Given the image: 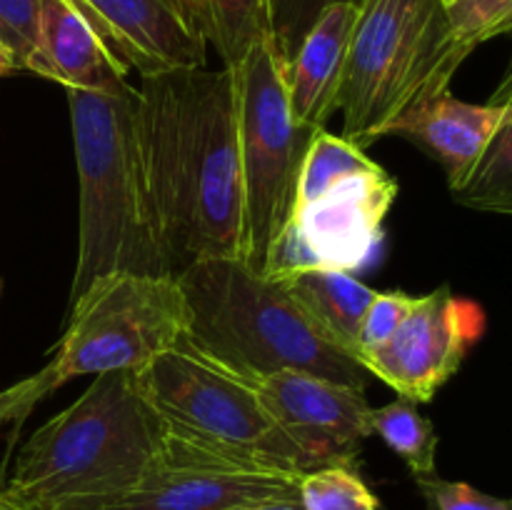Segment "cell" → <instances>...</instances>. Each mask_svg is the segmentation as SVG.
<instances>
[{
  "label": "cell",
  "instance_id": "cell-1",
  "mask_svg": "<svg viewBox=\"0 0 512 510\" xmlns=\"http://www.w3.org/2000/svg\"><path fill=\"white\" fill-rule=\"evenodd\" d=\"M143 145L173 273L243 258L245 190L233 68L140 78Z\"/></svg>",
  "mask_w": 512,
  "mask_h": 510
},
{
  "label": "cell",
  "instance_id": "cell-2",
  "mask_svg": "<svg viewBox=\"0 0 512 510\" xmlns=\"http://www.w3.org/2000/svg\"><path fill=\"white\" fill-rule=\"evenodd\" d=\"M68 108L80 188L70 305L105 275L175 278L150 188L140 90H68Z\"/></svg>",
  "mask_w": 512,
  "mask_h": 510
},
{
  "label": "cell",
  "instance_id": "cell-3",
  "mask_svg": "<svg viewBox=\"0 0 512 510\" xmlns=\"http://www.w3.org/2000/svg\"><path fill=\"white\" fill-rule=\"evenodd\" d=\"M165 430L135 370L95 375L25 440L0 490L23 510H108L148 473Z\"/></svg>",
  "mask_w": 512,
  "mask_h": 510
},
{
  "label": "cell",
  "instance_id": "cell-4",
  "mask_svg": "<svg viewBox=\"0 0 512 510\" xmlns=\"http://www.w3.org/2000/svg\"><path fill=\"white\" fill-rule=\"evenodd\" d=\"M185 298L183 340L235 375H320L368 388L370 373L330 343L283 280L243 258H205L178 275Z\"/></svg>",
  "mask_w": 512,
  "mask_h": 510
},
{
  "label": "cell",
  "instance_id": "cell-5",
  "mask_svg": "<svg viewBox=\"0 0 512 510\" xmlns=\"http://www.w3.org/2000/svg\"><path fill=\"white\" fill-rule=\"evenodd\" d=\"M463 60L443 0H360L340 90L343 138L370 148L413 105L450 90Z\"/></svg>",
  "mask_w": 512,
  "mask_h": 510
},
{
  "label": "cell",
  "instance_id": "cell-6",
  "mask_svg": "<svg viewBox=\"0 0 512 510\" xmlns=\"http://www.w3.org/2000/svg\"><path fill=\"white\" fill-rule=\"evenodd\" d=\"M135 375L170 433L248 468L290 475L315 470L260 395L185 340Z\"/></svg>",
  "mask_w": 512,
  "mask_h": 510
},
{
  "label": "cell",
  "instance_id": "cell-7",
  "mask_svg": "<svg viewBox=\"0 0 512 510\" xmlns=\"http://www.w3.org/2000/svg\"><path fill=\"white\" fill-rule=\"evenodd\" d=\"M288 63L270 33L233 68L245 190L243 260L263 275L270 273L275 245L293 213L305 150L318 133L293 115Z\"/></svg>",
  "mask_w": 512,
  "mask_h": 510
},
{
  "label": "cell",
  "instance_id": "cell-8",
  "mask_svg": "<svg viewBox=\"0 0 512 510\" xmlns=\"http://www.w3.org/2000/svg\"><path fill=\"white\" fill-rule=\"evenodd\" d=\"M183 335L185 298L178 278L113 273L68 305V328L50 368L58 385L113 370L138 373Z\"/></svg>",
  "mask_w": 512,
  "mask_h": 510
},
{
  "label": "cell",
  "instance_id": "cell-9",
  "mask_svg": "<svg viewBox=\"0 0 512 510\" xmlns=\"http://www.w3.org/2000/svg\"><path fill=\"white\" fill-rule=\"evenodd\" d=\"M395 198L398 180L378 163L343 175L310 198L295 200L268 275L285 278L300 270H363L383 240L385 215Z\"/></svg>",
  "mask_w": 512,
  "mask_h": 510
},
{
  "label": "cell",
  "instance_id": "cell-10",
  "mask_svg": "<svg viewBox=\"0 0 512 510\" xmlns=\"http://www.w3.org/2000/svg\"><path fill=\"white\" fill-rule=\"evenodd\" d=\"M485 333V310L458 298L450 285L420 295L418 308L398 333L378 348L360 353L358 363L388 383L400 398L430 403L460 370Z\"/></svg>",
  "mask_w": 512,
  "mask_h": 510
},
{
  "label": "cell",
  "instance_id": "cell-11",
  "mask_svg": "<svg viewBox=\"0 0 512 510\" xmlns=\"http://www.w3.org/2000/svg\"><path fill=\"white\" fill-rule=\"evenodd\" d=\"M298 483L300 475L248 468L165 430L148 473L108 510H228L298 498Z\"/></svg>",
  "mask_w": 512,
  "mask_h": 510
},
{
  "label": "cell",
  "instance_id": "cell-12",
  "mask_svg": "<svg viewBox=\"0 0 512 510\" xmlns=\"http://www.w3.org/2000/svg\"><path fill=\"white\" fill-rule=\"evenodd\" d=\"M270 410L280 428L310 458L313 468L355 465L373 435L363 388L310 373L240 375Z\"/></svg>",
  "mask_w": 512,
  "mask_h": 510
},
{
  "label": "cell",
  "instance_id": "cell-13",
  "mask_svg": "<svg viewBox=\"0 0 512 510\" xmlns=\"http://www.w3.org/2000/svg\"><path fill=\"white\" fill-rule=\"evenodd\" d=\"M115 58L140 78L205 68V35L175 0H75Z\"/></svg>",
  "mask_w": 512,
  "mask_h": 510
},
{
  "label": "cell",
  "instance_id": "cell-14",
  "mask_svg": "<svg viewBox=\"0 0 512 510\" xmlns=\"http://www.w3.org/2000/svg\"><path fill=\"white\" fill-rule=\"evenodd\" d=\"M30 73L65 90L115 95L128 88L130 70L120 63L75 0H40L38 45Z\"/></svg>",
  "mask_w": 512,
  "mask_h": 510
},
{
  "label": "cell",
  "instance_id": "cell-15",
  "mask_svg": "<svg viewBox=\"0 0 512 510\" xmlns=\"http://www.w3.org/2000/svg\"><path fill=\"white\" fill-rule=\"evenodd\" d=\"M503 118L505 105L465 103L443 90L400 115L385 135H400L438 160L455 190L465 183Z\"/></svg>",
  "mask_w": 512,
  "mask_h": 510
},
{
  "label": "cell",
  "instance_id": "cell-16",
  "mask_svg": "<svg viewBox=\"0 0 512 510\" xmlns=\"http://www.w3.org/2000/svg\"><path fill=\"white\" fill-rule=\"evenodd\" d=\"M360 3H333L315 18L288 63V98L298 123L320 130L340 110L345 60Z\"/></svg>",
  "mask_w": 512,
  "mask_h": 510
},
{
  "label": "cell",
  "instance_id": "cell-17",
  "mask_svg": "<svg viewBox=\"0 0 512 510\" xmlns=\"http://www.w3.org/2000/svg\"><path fill=\"white\" fill-rule=\"evenodd\" d=\"M278 280L320 333L358 360L360 328L375 290L343 270H300Z\"/></svg>",
  "mask_w": 512,
  "mask_h": 510
},
{
  "label": "cell",
  "instance_id": "cell-18",
  "mask_svg": "<svg viewBox=\"0 0 512 510\" xmlns=\"http://www.w3.org/2000/svg\"><path fill=\"white\" fill-rule=\"evenodd\" d=\"M490 103L505 105V118L465 183L450 193L465 208L512 215V75H503Z\"/></svg>",
  "mask_w": 512,
  "mask_h": 510
},
{
  "label": "cell",
  "instance_id": "cell-19",
  "mask_svg": "<svg viewBox=\"0 0 512 510\" xmlns=\"http://www.w3.org/2000/svg\"><path fill=\"white\" fill-rule=\"evenodd\" d=\"M200 30L223 58V68H235L260 38L270 35L268 0H198Z\"/></svg>",
  "mask_w": 512,
  "mask_h": 510
},
{
  "label": "cell",
  "instance_id": "cell-20",
  "mask_svg": "<svg viewBox=\"0 0 512 510\" xmlns=\"http://www.w3.org/2000/svg\"><path fill=\"white\" fill-rule=\"evenodd\" d=\"M370 430L380 435L395 455L403 458L410 473L435 475V455H438V435L433 423L420 415L418 403L398 398L383 408L370 410Z\"/></svg>",
  "mask_w": 512,
  "mask_h": 510
},
{
  "label": "cell",
  "instance_id": "cell-21",
  "mask_svg": "<svg viewBox=\"0 0 512 510\" xmlns=\"http://www.w3.org/2000/svg\"><path fill=\"white\" fill-rule=\"evenodd\" d=\"M373 165L378 163H375L370 155H365L363 148H358L355 143L345 140L343 135H333L325 128H320L318 133L313 135V140H310L308 150H305L295 200L310 198V195H315L318 190H323L325 185L340 180L343 175L368 170L373 168Z\"/></svg>",
  "mask_w": 512,
  "mask_h": 510
},
{
  "label": "cell",
  "instance_id": "cell-22",
  "mask_svg": "<svg viewBox=\"0 0 512 510\" xmlns=\"http://www.w3.org/2000/svg\"><path fill=\"white\" fill-rule=\"evenodd\" d=\"M303 510H380L378 498L355 465H323L300 475Z\"/></svg>",
  "mask_w": 512,
  "mask_h": 510
},
{
  "label": "cell",
  "instance_id": "cell-23",
  "mask_svg": "<svg viewBox=\"0 0 512 510\" xmlns=\"http://www.w3.org/2000/svg\"><path fill=\"white\" fill-rule=\"evenodd\" d=\"M448 38L468 58L478 45L512 33V0H453L445 5Z\"/></svg>",
  "mask_w": 512,
  "mask_h": 510
},
{
  "label": "cell",
  "instance_id": "cell-24",
  "mask_svg": "<svg viewBox=\"0 0 512 510\" xmlns=\"http://www.w3.org/2000/svg\"><path fill=\"white\" fill-rule=\"evenodd\" d=\"M40 0H0V43L10 50L15 68L28 70L38 45Z\"/></svg>",
  "mask_w": 512,
  "mask_h": 510
},
{
  "label": "cell",
  "instance_id": "cell-25",
  "mask_svg": "<svg viewBox=\"0 0 512 510\" xmlns=\"http://www.w3.org/2000/svg\"><path fill=\"white\" fill-rule=\"evenodd\" d=\"M428 510H512V498H495L463 480H445L435 475L415 478Z\"/></svg>",
  "mask_w": 512,
  "mask_h": 510
},
{
  "label": "cell",
  "instance_id": "cell-26",
  "mask_svg": "<svg viewBox=\"0 0 512 510\" xmlns=\"http://www.w3.org/2000/svg\"><path fill=\"white\" fill-rule=\"evenodd\" d=\"M418 303L420 295H408L403 290L375 293L373 303H370L368 313L363 318V328H360V353L388 343L398 333L400 325L410 318V313L418 308Z\"/></svg>",
  "mask_w": 512,
  "mask_h": 510
},
{
  "label": "cell",
  "instance_id": "cell-27",
  "mask_svg": "<svg viewBox=\"0 0 512 510\" xmlns=\"http://www.w3.org/2000/svg\"><path fill=\"white\" fill-rule=\"evenodd\" d=\"M333 3H343V0H268L270 33L278 38L288 58H293L315 18Z\"/></svg>",
  "mask_w": 512,
  "mask_h": 510
},
{
  "label": "cell",
  "instance_id": "cell-28",
  "mask_svg": "<svg viewBox=\"0 0 512 510\" xmlns=\"http://www.w3.org/2000/svg\"><path fill=\"white\" fill-rule=\"evenodd\" d=\"M58 380H55L53 368L50 363L43 370H38L30 378L20 380V383L10 385V388L0 390V430L5 425L15 423V420L25 418L45 395H50L53 390H58Z\"/></svg>",
  "mask_w": 512,
  "mask_h": 510
},
{
  "label": "cell",
  "instance_id": "cell-29",
  "mask_svg": "<svg viewBox=\"0 0 512 510\" xmlns=\"http://www.w3.org/2000/svg\"><path fill=\"white\" fill-rule=\"evenodd\" d=\"M228 510H303L298 498H285V500H260V503H245L235 505Z\"/></svg>",
  "mask_w": 512,
  "mask_h": 510
},
{
  "label": "cell",
  "instance_id": "cell-30",
  "mask_svg": "<svg viewBox=\"0 0 512 510\" xmlns=\"http://www.w3.org/2000/svg\"><path fill=\"white\" fill-rule=\"evenodd\" d=\"M175 3L180 5V10H183L185 15H188L190 23L195 25V28L200 30V10H198V0H175ZM203 33V30H200Z\"/></svg>",
  "mask_w": 512,
  "mask_h": 510
},
{
  "label": "cell",
  "instance_id": "cell-31",
  "mask_svg": "<svg viewBox=\"0 0 512 510\" xmlns=\"http://www.w3.org/2000/svg\"><path fill=\"white\" fill-rule=\"evenodd\" d=\"M13 70H18V68H15L13 55H10V50L5 48L3 43H0V78H3V75H8V73H13Z\"/></svg>",
  "mask_w": 512,
  "mask_h": 510
},
{
  "label": "cell",
  "instance_id": "cell-32",
  "mask_svg": "<svg viewBox=\"0 0 512 510\" xmlns=\"http://www.w3.org/2000/svg\"><path fill=\"white\" fill-rule=\"evenodd\" d=\"M0 510H23V508H20V505L15 503V500H10L8 495H5L3 490H0Z\"/></svg>",
  "mask_w": 512,
  "mask_h": 510
},
{
  "label": "cell",
  "instance_id": "cell-33",
  "mask_svg": "<svg viewBox=\"0 0 512 510\" xmlns=\"http://www.w3.org/2000/svg\"><path fill=\"white\" fill-rule=\"evenodd\" d=\"M505 73L512 75V60H510V65H508V70H505Z\"/></svg>",
  "mask_w": 512,
  "mask_h": 510
},
{
  "label": "cell",
  "instance_id": "cell-34",
  "mask_svg": "<svg viewBox=\"0 0 512 510\" xmlns=\"http://www.w3.org/2000/svg\"><path fill=\"white\" fill-rule=\"evenodd\" d=\"M443 3H445V5H448V3H453V0H443Z\"/></svg>",
  "mask_w": 512,
  "mask_h": 510
}]
</instances>
